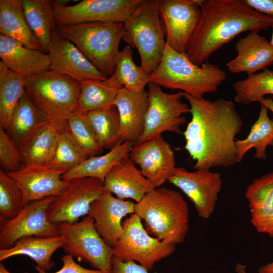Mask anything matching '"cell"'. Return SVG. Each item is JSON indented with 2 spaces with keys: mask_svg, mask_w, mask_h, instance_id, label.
I'll list each match as a JSON object with an SVG mask.
<instances>
[{
  "mask_svg": "<svg viewBox=\"0 0 273 273\" xmlns=\"http://www.w3.org/2000/svg\"><path fill=\"white\" fill-rule=\"evenodd\" d=\"M191 119L183 132L185 149L195 161V170L229 167L236 162V136L244 122L235 103L219 99L195 98L184 93Z\"/></svg>",
  "mask_w": 273,
  "mask_h": 273,
  "instance_id": "cell-1",
  "label": "cell"
},
{
  "mask_svg": "<svg viewBox=\"0 0 273 273\" xmlns=\"http://www.w3.org/2000/svg\"><path fill=\"white\" fill-rule=\"evenodd\" d=\"M200 9L201 18L186 52L198 66L240 33L273 25V17L256 12L243 0H202Z\"/></svg>",
  "mask_w": 273,
  "mask_h": 273,
  "instance_id": "cell-2",
  "label": "cell"
},
{
  "mask_svg": "<svg viewBox=\"0 0 273 273\" xmlns=\"http://www.w3.org/2000/svg\"><path fill=\"white\" fill-rule=\"evenodd\" d=\"M226 78V73L218 65L207 61L198 66L186 54L166 44L160 63L150 74V82L200 99L216 92Z\"/></svg>",
  "mask_w": 273,
  "mask_h": 273,
  "instance_id": "cell-3",
  "label": "cell"
},
{
  "mask_svg": "<svg viewBox=\"0 0 273 273\" xmlns=\"http://www.w3.org/2000/svg\"><path fill=\"white\" fill-rule=\"evenodd\" d=\"M135 213L144 220L149 234L166 244H181L189 228L188 205L181 194L156 188L135 203Z\"/></svg>",
  "mask_w": 273,
  "mask_h": 273,
  "instance_id": "cell-4",
  "label": "cell"
},
{
  "mask_svg": "<svg viewBox=\"0 0 273 273\" xmlns=\"http://www.w3.org/2000/svg\"><path fill=\"white\" fill-rule=\"evenodd\" d=\"M80 91L79 82L49 69L25 77V92L29 99L61 130L76 111Z\"/></svg>",
  "mask_w": 273,
  "mask_h": 273,
  "instance_id": "cell-5",
  "label": "cell"
},
{
  "mask_svg": "<svg viewBox=\"0 0 273 273\" xmlns=\"http://www.w3.org/2000/svg\"><path fill=\"white\" fill-rule=\"evenodd\" d=\"M107 78L114 72L119 46L124 34L123 23L92 22L57 27Z\"/></svg>",
  "mask_w": 273,
  "mask_h": 273,
  "instance_id": "cell-6",
  "label": "cell"
},
{
  "mask_svg": "<svg viewBox=\"0 0 273 273\" xmlns=\"http://www.w3.org/2000/svg\"><path fill=\"white\" fill-rule=\"evenodd\" d=\"M122 40L136 48L140 66L151 74L160 63L166 44L158 10V0H142L123 23Z\"/></svg>",
  "mask_w": 273,
  "mask_h": 273,
  "instance_id": "cell-7",
  "label": "cell"
},
{
  "mask_svg": "<svg viewBox=\"0 0 273 273\" xmlns=\"http://www.w3.org/2000/svg\"><path fill=\"white\" fill-rule=\"evenodd\" d=\"M122 226L123 232L113 248L114 256L122 261H136L151 270L175 251L176 245L151 236L135 213L125 219Z\"/></svg>",
  "mask_w": 273,
  "mask_h": 273,
  "instance_id": "cell-8",
  "label": "cell"
},
{
  "mask_svg": "<svg viewBox=\"0 0 273 273\" xmlns=\"http://www.w3.org/2000/svg\"><path fill=\"white\" fill-rule=\"evenodd\" d=\"M65 243L62 248L70 254L88 263L102 273H110L113 248L96 230L93 218L87 215L80 221L58 224Z\"/></svg>",
  "mask_w": 273,
  "mask_h": 273,
  "instance_id": "cell-9",
  "label": "cell"
},
{
  "mask_svg": "<svg viewBox=\"0 0 273 273\" xmlns=\"http://www.w3.org/2000/svg\"><path fill=\"white\" fill-rule=\"evenodd\" d=\"M148 87V105L144 129L136 143L166 132L181 134V126L186 122L184 115L190 113L189 106L183 101L184 93H167L160 86L151 82Z\"/></svg>",
  "mask_w": 273,
  "mask_h": 273,
  "instance_id": "cell-10",
  "label": "cell"
},
{
  "mask_svg": "<svg viewBox=\"0 0 273 273\" xmlns=\"http://www.w3.org/2000/svg\"><path fill=\"white\" fill-rule=\"evenodd\" d=\"M142 0H83L67 6L51 1L57 27L92 22L124 23Z\"/></svg>",
  "mask_w": 273,
  "mask_h": 273,
  "instance_id": "cell-11",
  "label": "cell"
},
{
  "mask_svg": "<svg viewBox=\"0 0 273 273\" xmlns=\"http://www.w3.org/2000/svg\"><path fill=\"white\" fill-rule=\"evenodd\" d=\"M202 0H158L160 24L166 43L177 52L186 54L199 23Z\"/></svg>",
  "mask_w": 273,
  "mask_h": 273,
  "instance_id": "cell-12",
  "label": "cell"
},
{
  "mask_svg": "<svg viewBox=\"0 0 273 273\" xmlns=\"http://www.w3.org/2000/svg\"><path fill=\"white\" fill-rule=\"evenodd\" d=\"M105 192L104 182L92 177L69 181L61 194L55 197L47 210L49 220L53 223H73L88 215L93 202Z\"/></svg>",
  "mask_w": 273,
  "mask_h": 273,
  "instance_id": "cell-13",
  "label": "cell"
},
{
  "mask_svg": "<svg viewBox=\"0 0 273 273\" xmlns=\"http://www.w3.org/2000/svg\"><path fill=\"white\" fill-rule=\"evenodd\" d=\"M55 197H48L29 203L14 218L0 222V249L10 248L25 237L60 235L58 224L51 222L47 215L48 207Z\"/></svg>",
  "mask_w": 273,
  "mask_h": 273,
  "instance_id": "cell-14",
  "label": "cell"
},
{
  "mask_svg": "<svg viewBox=\"0 0 273 273\" xmlns=\"http://www.w3.org/2000/svg\"><path fill=\"white\" fill-rule=\"evenodd\" d=\"M168 182L180 189L187 196L200 218L211 217L222 186L219 173L203 169L189 171L184 168L176 167Z\"/></svg>",
  "mask_w": 273,
  "mask_h": 273,
  "instance_id": "cell-15",
  "label": "cell"
},
{
  "mask_svg": "<svg viewBox=\"0 0 273 273\" xmlns=\"http://www.w3.org/2000/svg\"><path fill=\"white\" fill-rule=\"evenodd\" d=\"M129 157L155 188L168 181L176 167L174 152L162 135L135 144Z\"/></svg>",
  "mask_w": 273,
  "mask_h": 273,
  "instance_id": "cell-16",
  "label": "cell"
},
{
  "mask_svg": "<svg viewBox=\"0 0 273 273\" xmlns=\"http://www.w3.org/2000/svg\"><path fill=\"white\" fill-rule=\"evenodd\" d=\"M49 69L80 82L88 80H105V76L71 42L56 29L52 34L48 49Z\"/></svg>",
  "mask_w": 273,
  "mask_h": 273,
  "instance_id": "cell-17",
  "label": "cell"
},
{
  "mask_svg": "<svg viewBox=\"0 0 273 273\" xmlns=\"http://www.w3.org/2000/svg\"><path fill=\"white\" fill-rule=\"evenodd\" d=\"M7 174L21 191L24 206L48 197L58 196L69 183L62 178V172L46 165H23Z\"/></svg>",
  "mask_w": 273,
  "mask_h": 273,
  "instance_id": "cell-18",
  "label": "cell"
},
{
  "mask_svg": "<svg viewBox=\"0 0 273 273\" xmlns=\"http://www.w3.org/2000/svg\"><path fill=\"white\" fill-rule=\"evenodd\" d=\"M135 203L114 197L105 192L92 204L88 215L94 220L95 227L104 241L113 248L123 232L122 219L135 213Z\"/></svg>",
  "mask_w": 273,
  "mask_h": 273,
  "instance_id": "cell-19",
  "label": "cell"
},
{
  "mask_svg": "<svg viewBox=\"0 0 273 273\" xmlns=\"http://www.w3.org/2000/svg\"><path fill=\"white\" fill-rule=\"evenodd\" d=\"M113 105L119 116L120 141L135 144L144 129L148 105L147 91L135 93L122 87L118 91Z\"/></svg>",
  "mask_w": 273,
  "mask_h": 273,
  "instance_id": "cell-20",
  "label": "cell"
},
{
  "mask_svg": "<svg viewBox=\"0 0 273 273\" xmlns=\"http://www.w3.org/2000/svg\"><path fill=\"white\" fill-rule=\"evenodd\" d=\"M236 56L226 66L232 73H255L273 64V48L270 42L258 32L251 31L235 44Z\"/></svg>",
  "mask_w": 273,
  "mask_h": 273,
  "instance_id": "cell-21",
  "label": "cell"
},
{
  "mask_svg": "<svg viewBox=\"0 0 273 273\" xmlns=\"http://www.w3.org/2000/svg\"><path fill=\"white\" fill-rule=\"evenodd\" d=\"M104 187L106 192L115 194L117 198L132 199L136 203L155 188L129 156L111 170L104 180Z\"/></svg>",
  "mask_w": 273,
  "mask_h": 273,
  "instance_id": "cell-22",
  "label": "cell"
},
{
  "mask_svg": "<svg viewBox=\"0 0 273 273\" xmlns=\"http://www.w3.org/2000/svg\"><path fill=\"white\" fill-rule=\"evenodd\" d=\"M245 195L252 225L257 232L273 238V172L255 179Z\"/></svg>",
  "mask_w": 273,
  "mask_h": 273,
  "instance_id": "cell-23",
  "label": "cell"
},
{
  "mask_svg": "<svg viewBox=\"0 0 273 273\" xmlns=\"http://www.w3.org/2000/svg\"><path fill=\"white\" fill-rule=\"evenodd\" d=\"M0 57L9 69L25 78L47 70L50 66L48 54L1 34Z\"/></svg>",
  "mask_w": 273,
  "mask_h": 273,
  "instance_id": "cell-24",
  "label": "cell"
},
{
  "mask_svg": "<svg viewBox=\"0 0 273 273\" xmlns=\"http://www.w3.org/2000/svg\"><path fill=\"white\" fill-rule=\"evenodd\" d=\"M49 122L24 92L13 111L7 134L22 153Z\"/></svg>",
  "mask_w": 273,
  "mask_h": 273,
  "instance_id": "cell-25",
  "label": "cell"
},
{
  "mask_svg": "<svg viewBox=\"0 0 273 273\" xmlns=\"http://www.w3.org/2000/svg\"><path fill=\"white\" fill-rule=\"evenodd\" d=\"M64 243V239L60 235L49 237L23 238L11 248L0 249V261L17 255H25L35 262V268L38 273L47 272L55 265L52 260V255L58 249L62 248Z\"/></svg>",
  "mask_w": 273,
  "mask_h": 273,
  "instance_id": "cell-26",
  "label": "cell"
},
{
  "mask_svg": "<svg viewBox=\"0 0 273 273\" xmlns=\"http://www.w3.org/2000/svg\"><path fill=\"white\" fill-rule=\"evenodd\" d=\"M134 144L131 142L119 141L107 153L88 157L62 175V178L70 181L79 178L92 177L104 182L111 170L122 159L129 156Z\"/></svg>",
  "mask_w": 273,
  "mask_h": 273,
  "instance_id": "cell-27",
  "label": "cell"
},
{
  "mask_svg": "<svg viewBox=\"0 0 273 273\" xmlns=\"http://www.w3.org/2000/svg\"><path fill=\"white\" fill-rule=\"evenodd\" d=\"M0 32L28 48L43 51L26 21L21 0H0Z\"/></svg>",
  "mask_w": 273,
  "mask_h": 273,
  "instance_id": "cell-28",
  "label": "cell"
},
{
  "mask_svg": "<svg viewBox=\"0 0 273 273\" xmlns=\"http://www.w3.org/2000/svg\"><path fill=\"white\" fill-rule=\"evenodd\" d=\"M268 110L261 104L258 117L252 125L248 135L243 139H236L237 163L241 162L245 154L251 149H255V158L266 159L267 147H273V119L269 117Z\"/></svg>",
  "mask_w": 273,
  "mask_h": 273,
  "instance_id": "cell-29",
  "label": "cell"
},
{
  "mask_svg": "<svg viewBox=\"0 0 273 273\" xmlns=\"http://www.w3.org/2000/svg\"><path fill=\"white\" fill-rule=\"evenodd\" d=\"M80 84L76 112L82 114L113 105L118 91L123 87L112 75L105 80H88Z\"/></svg>",
  "mask_w": 273,
  "mask_h": 273,
  "instance_id": "cell-30",
  "label": "cell"
},
{
  "mask_svg": "<svg viewBox=\"0 0 273 273\" xmlns=\"http://www.w3.org/2000/svg\"><path fill=\"white\" fill-rule=\"evenodd\" d=\"M51 2L21 0L26 21L43 52H48L52 34L57 29Z\"/></svg>",
  "mask_w": 273,
  "mask_h": 273,
  "instance_id": "cell-31",
  "label": "cell"
},
{
  "mask_svg": "<svg viewBox=\"0 0 273 273\" xmlns=\"http://www.w3.org/2000/svg\"><path fill=\"white\" fill-rule=\"evenodd\" d=\"M25 78L0 62V127L8 132L13 111L25 92Z\"/></svg>",
  "mask_w": 273,
  "mask_h": 273,
  "instance_id": "cell-32",
  "label": "cell"
},
{
  "mask_svg": "<svg viewBox=\"0 0 273 273\" xmlns=\"http://www.w3.org/2000/svg\"><path fill=\"white\" fill-rule=\"evenodd\" d=\"M61 131L55 123L46 124L21 153L24 165L48 166L54 154Z\"/></svg>",
  "mask_w": 273,
  "mask_h": 273,
  "instance_id": "cell-33",
  "label": "cell"
},
{
  "mask_svg": "<svg viewBox=\"0 0 273 273\" xmlns=\"http://www.w3.org/2000/svg\"><path fill=\"white\" fill-rule=\"evenodd\" d=\"M103 149H112L119 140L120 119L113 105L83 114Z\"/></svg>",
  "mask_w": 273,
  "mask_h": 273,
  "instance_id": "cell-34",
  "label": "cell"
},
{
  "mask_svg": "<svg viewBox=\"0 0 273 273\" xmlns=\"http://www.w3.org/2000/svg\"><path fill=\"white\" fill-rule=\"evenodd\" d=\"M111 75L123 87L135 93L145 90V86L150 83V74L135 64L131 48L128 45L119 51Z\"/></svg>",
  "mask_w": 273,
  "mask_h": 273,
  "instance_id": "cell-35",
  "label": "cell"
},
{
  "mask_svg": "<svg viewBox=\"0 0 273 273\" xmlns=\"http://www.w3.org/2000/svg\"><path fill=\"white\" fill-rule=\"evenodd\" d=\"M235 92V101L249 104L259 101L267 94L273 95V70L265 69L255 74H248L232 85Z\"/></svg>",
  "mask_w": 273,
  "mask_h": 273,
  "instance_id": "cell-36",
  "label": "cell"
},
{
  "mask_svg": "<svg viewBox=\"0 0 273 273\" xmlns=\"http://www.w3.org/2000/svg\"><path fill=\"white\" fill-rule=\"evenodd\" d=\"M88 157L66 129L60 133L54 154L48 166L64 174Z\"/></svg>",
  "mask_w": 273,
  "mask_h": 273,
  "instance_id": "cell-37",
  "label": "cell"
},
{
  "mask_svg": "<svg viewBox=\"0 0 273 273\" xmlns=\"http://www.w3.org/2000/svg\"><path fill=\"white\" fill-rule=\"evenodd\" d=\"M22 193L15 181L0 170V222L16 217L24 207Z\"/></svg>",
  "mask_w": 273,
  "mask_h": 273,
  "instance_id": "cell-38",
  "label": "cell"
},
{
  "mask_svg": "<svg viewBox=\"0 0 273 273\" xmlns=\"http://www.w3.org/2000/svg\"><path fill=\"white\" fill-rule=\"evenodd\" d=\"M66 129L87 156H96L103 149L83 114L75 112L69 118Z\"/></svg>",
  "mask_w": 273,
  "mask_h": 273,
  "instance_id": "cell-39",
  "label": "cell"
},
{
  "mask_svg": "<svg viewBox=\"0 0 273 273\" xmlns=\"http://www.w3.org/2000/svg\"><path fill=\"white\" fill-rule=\"evenodd\" d=\"M24 165L22 154L6 131L0 127V165L4 172L18 170Z\"/></svg>",
  "mask_w": 273,
  "mask_h": 273,
  "instance_id": "cell-40",
  "label": "cell"
},
{
  "mask_svg": "<svg viewBox=\"0 0 273 273\" xmlns=\"http://www.w3.org/2000/svg\"><path fill=\"white\" fill-rule=\"evenodd\" d=\"M148 270L135 261L123 262L114 256L110 273H149Z\"/></svg>",
  "mask_w": 273,
  "mask_h": 273,
  "instance_id": "cell-41",
  "label": "cell"
},
{
  "mask_svg": "<svg viewBox=\"0 0 273 273\" xmlns=\"http://www.w3.org/2000/svg\"><path fill=\"white\" fill-rule=\"evenodd\" d=\"M73 257V256L68 254L63 255L61 258L63 263L62 267L54 273H102L98 270H91L84 268L76 263Z\"/></svg>",
  "mask_w": 273,
  "mask_h": 273,
  "instance_id": "cell-42",
  "label": "cell"
},
{
  "mask_svg": "<svg viewBox=\"0 0 273 273\" xmlns=\"http://www.w3.org/2000/svg\"><path fill=\"white\" fill-rule=\"evenodd\" d=\"M249 8L261 14L273 17V0H243Z\"/></svg>",
  "mask_w": 273,
  "mask_h": 273,
  "instance_id": "cell-43",
  "label": "cell"
},
{
  "mask_svg": "<svg viewBox=\"0 0 273 273\" xmlns=\"http://www.w3.org/2000/svg\"><path fill=\"white\" fill-rule=\"evenodd\" d=\"M261 104L264 105L268 110L273 113V99L271 98H262L259 102Z\"/></svg>",
  "mask_w": 273,
  "mask_h": 273,
  "instance_id": "cell-44",
  "label": "cell"
},
{
  "mask_svg": "<svg viewBox=\"0 0 273 273\" xmlns=\"http://www.w3.org/2000/svg\"><path fill=\"white\" fill-rule=\"evenodd\" d=\"M258 273H273V261L260 267Z\"/></svg>",
  "mask_w": 273,
  "mask_h": 273,
  "instance_id": "cell-45",
  "label": "cell"
},
{
  "mask_svg": "<svg viewBox=\"0 0 273 273\" xmlns=\"http://www.w3.org/2000/svg\"><path fill=\"white\" fill-rule=\"evenodd\" d=\"M235 271L236 273H247L246 266L238 262L235 266Z\"/></svg>",
  "mask_w": 273,
  "mask_h": 273,
  "instance_id": "cell-46",
  "label": "cell"
},
{
  "mask_svg": "<svg viewBox=\"0 0 273 273\" xmlns=\"http://www.w3.org/2000/svg\"><path fill=\"white\" fill-rule=\"evenodd\" d=\"M0 273H11L5 268L3 264H0Z\"/></svg>",
  "mask_w": 273,
  "mask_h": 273,
  "instance_id": "cell-47",
  "label": "cell"
},
{
  "mask_svg": "<svg viewBox=\"0 0 273 273\" xmlns=\"http://www.w3.org/2000/svg\"><path fill=\"white\" fill-rule=\"evenodd\" d=\"M272 36H271V40L269 42L271 47H272L273 48V25L272 26Z\"/></svg>",
  "mask_w": 273,
  "mask_h": 273,
  "instance_id": "cell-48",
  "label": "cell"
}]
</instances>
